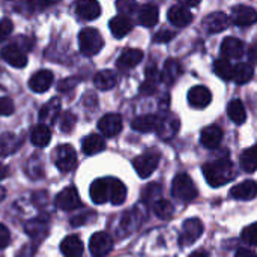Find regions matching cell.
I'll use <instances>...</instances> for the list:
<instances>
[{
    "mask_svg": "<svg viewBox=\"0 0 257 257\" xmlns=\"http://www.w3.org/2000/svg\"><path fill=\"white\" fill-rule=\"evenodd\" d=\"M229 26V17L221 12V11H217V12H212L209 15H206L203 18V27L208 33H218V32H223L226 30Z\"/></svg>",
    "mask_w": 257,
    "mask_h": 257,
    "instance_id": "cell-14",
    "label": "cell"
},
{
    "mask_svg": "<svg viewBox=\"0 0 257 257\" xmlns=\"http://www.w3.org/2000/svg\"><path fill=\"white\" fill-rule=\"evenodd\" d=\"M122 126H123V122H122L120 114L117 113H108L102 116L98 122V130L105 137H116L122 131Z\"/></svg>",
    "mask_w": 257,
    "mask_h": 257,
    "instance_id": "cell-10",
    "label": "cell"
},
{
    "mask_svg": "<svg viewBox=\"0 0 257 257\" xmlns=\"http://www.w3.org/2000/svg\"><path fill=\"white\" fill-rule=\"evenodd\" d=\"M154 212L158 218L161 220H169L173 212H175V208L173 205L169 202V200H164V199H158L155 203H154Z\"/></svg>",
    "mask_w": 257,
    "mask_h": 257,
    "instance_id": "cell-39",
    "label": "cell"
},
{
    "mask_svg": "<svg viewBox=\"0 0 257 257\" xmlns=\"http://www.w3.org/2000/svg\"><path fill=\"white\" fill-rule=\"evenodd\" d=\"M158 163H160V154L157 151H148V152L139 155L133 161V166H134L137 175L140 178L146 179L155 172V169L158 167Z\"/></svg>",
    "mask_w": 257,
    "mask_h": 257,
    "instance_id": "cell-5",
    "label": "cell"
},
{
    "mask_svg": "<svg viewBox=\"0 0 257 257\" xmlns=\"http://www.w3.org/2000/svg\"><path fill=\"white\" fill-rule=\"evenodd\" d=\"M142 60H143V51L142 50L128 48L120 54V57L117 60V66L122 69H131V68L137 66Z\"/></svg>",
    "mask_w": 257,
    "mask_h": 257,
    "instance_id": "cell-27",
    "label": "cell"
},
{
    "mask_svg": "<svg viewBox=\"0 0 257 257\" xmlns=\"http://www.w3.org/2000/svg\"><path fill=\"white\" fill-rule=\"evenodd\" d=\"M202 170L206 182L214 188L226 185L235 178V169L229 158H218L215 161L206 163L203 164Z\"/></svg>",
    "mask_w": 257,
    "mask_h": 257,
    "instance_id": "cell-1",
    "label": "cell"
},
{
    "mask_svg": "<svg viewBox=\"0 0 257 257\" xmlns=\"http://www.w3.org/2000/svg\"><path fill=\"white\" fill-rule=\"evenodd\" d=\"M157 119H158V116H155V114L139 116L131 122V128L139 133H151L157 128Z\"/></svg>",
    "mask_w": 257,
    "mask_h": 257,
    "instance_id": "cell-34",
    "label": "cell"
},
{
    "mask_svg": "<svg viewBox=\"0 0 257 257\" xmlns=\"http://www.w3.org/2000/svg\"><path fill=\"white\" fill-rule=\"evenodd\" d=\"M90 199L96 205H104L108 202V181L107 179H96L92 182L89 190Z\"/></svg>",
    "mask_w": 257,
    "mask_h": 257,
    "instance_id": "cell-24",
    "label": "cell"
},
{
    "mask_svg": "<svg viewBox=\"0 0 257 257\" xmlns=\"http://www.w3.org/2000/svg\"><path fill=\"white\" fill-rule=\"evenodd\" d=\"M75 83H77V78H65V80H62L60 84H59V92L71 90L72 87H75Z\"/></svg>",
    "mask_w": 257,
    "mask_h": 257,
    "instance_id": "cell-47",
    "label": "cell"
},
{
    "mask_svg": "<svg viewBox=\"0 0 257 257\" xmlns=\"http://www.w3.org/2000/svg\"><path fill=\"white\" fill-rule=\"evenodd\" d=\"M8 173H9V169H8L5 164H2V163H0V181H2V179H5V178L8 176Z\"/></svg>",
    "mask_w": 257,
    "mask_h": 257,
    "instance_id": "cell-51",
    "label": "cell"
},
{
    "mask_svg": "<svg viewBox=\"0 0 257 257\" xmlns=\"http://www.w3.org/2000/svg\"><path fill=\"white\" fill-rule=\"evenodd\" d=\"M254 75V69L250 63H239L233 71V78L236 84H245L248 83Z\"/></svg>",
    "mask_w": 257,
    "mask_h": 257,
    "instance_id": "cell-37",
    "label": "cell"
},
{
    "mask_svg": "<svg viewBox=\"0 0 257 257\" xmlns=\"http://www.w3.org/2000/svg\"><path fill=\"white\" fill-rule=\"evenodd\" d=\"M179 126H181L179 119L175 114H172V113H166V114H163L161 117L157 119L155 131L158 133L160 139L169 140V139H172V137H175L178 134Z\"/></svg>",
    "mask_w": 257,
    "mask_h": 257,
    "instance_id": "cell-7",
    "label": "cell"
},
{
    "mask_svg": "<svg viewBox=\"0 0 257 257\" xmlns=\"http://www.w3.org/2000/svg\"><path fill=\"white\" fill-rule=\"evenodd\" d=\"M214 71H215V74H217L220 78H223V80H232V78H233V71H235V68L232 66V63H230L227 59L220 57V59H217V60L214 62Z\"/></svg>",
    "mask_w": 257,
    "mask_h": 257,
    "instance_id": "cell-38",
    "label": "cell"
},
{
    "mask_svg": "<svg viewBox=\"0 0 257 257\" xmlns=\"http://www.w3.org/2000/svg\"><path fill=\"white\" fill-rule=\"evenodd\" d=\"M75 12L81 20L92 21L101 15V5L95 0H83L78 2L75 6Z\"/></svg>",
    "mask_w": 257,
    "mask_h": 257,
    "instance_id": "cell-20",
    "label": "cell"
},
{
    "mask_svg": "<svg viewBox=\"0 0 257 257\" xmlns=\"http://www.w3.org/2000/svg\"><path fill=\"white\" fill-rule=\"evenodd\" d=\"M53 161L60 172H72L77 167V154L71 145H60L53 152Z\"/></svg>",
    "mask_w": 257,
    "mask_h": 257,
    "instance_id": "cell-4",
    "label": "cell"
},
{
    "mask_svg": "<svg viewBox=\"0 0 257 257\" xmlns=\"http://www.w3.org/2000/svg\"><path fill=\"white\" fill-rule=\"evenodd\" d=\"M113 250V241L108 233L105 232H98L92 235L89 241V251L93 257H104L107 256Z\"/></svg>",
    "mask_w": 257,
    "mask_h": 257,
    "instance_id": "cell-9",
    "label": "cell"
},
{
    "mask_svg": "<svg viewBox=\"0 0 257 257\" xmlns=\"http://www.w3.org/2000/svg\"><path fill=\"white\" fill-rule=\"evenodd\" d=\"M175 36V33L172 30H160L155 36H154V42H158V44H163V42H169L172 41Z\"/></svg>",
    "mask_w": 257,
    "mask_h": 257,
    "instance_id": "cell-45",
    "label": "cell"
},
{
    "mask_svg": "<svg viewBox=\"0 0 257 257\" xmlns=\"http://www.w3.org/2000/svg\"><path fill=\"white\" fill-rule=\"evenodd\" d=\"M23 145V137L14 133H5L0 136V157H9L15 154Z\"/></svg>",
    "mask_w": 257,
    "mask_h": 257,
    "instance_id": "cell-19",
    "label": "cell"
},
{
    "mask_svg": "<svg viewBox=\"0 0 257 257\" xmlns=\"http://www.w3.org/2000/svg\"><path fill=\"white\" fill-rule=\"evenodd\" d=\"M221 54L224 59H239L244 51H245V47H244V42L238 38H233V36H229L226 38L223 42H221V48H220Z\"/></svg>",
    "mask_w": 257,
    "mask_h": 257,
    "instance_id": "cell-16",
    "label": "cell"
},
{
    "mask_svg": "<svg viewBox=\"0 0 257 257\" xmlns=\"http://www.w3.org/2000/svg\"><path fill=\"white\" fill-rule=\"evenodd\" d=\"M75 123H77V116L72 111H65L60 116V130H62V133H65V134L71 133L74 130Z\"/></svg>",
    "mask_w": 257,
    "mask_h": 257,
    "instance_id": "cell-40",
    "label": "cell"
},
{
    "mask_svg": "<svg viewBox=\"0 0 257 257\" xmlns=\"http://www.w3.org/2000/svg\"><path fill=\"white\" fill-rule=\"evenodd\" d=\"M108 181V200L111 202V205L119 206L126 200V187L123 182H120L119 179L110 178Z\"/></svg>",
    "mask_w": 257,
    "mask_h": 257,
    "instance_id": "cell-23",
    "label": "cell"
},
{
    "mask_svg": "<svg viewBox=\"0 0 257 257\" xmlns=\"http://www.w3.org/2000/svg\"><path fill=\"white\" fill-rule=\"evenodd\" d=\"M187 98H188L190 105L194 107V108H205L212 101V95H211L209 89L205 87V86H194V87H191L188 90Z\"/></svg>",
    "mask_w": 257,
    "mask_h": 257,
    "instance_id": "cell-13",
    "label": "cell"
},
{
    "mask_svg": "<svg viewBox=\"0 0 257 257\" xmlns=\"http://www.w3.org/2000/svg\"><path fill=\"white\" fill-rule=\"evenodd\" d=\"M14 113V102L11 98H0V116H11Z\"/></svg>",
    "mask_w": 257,
    "mask_h": 257,
    "instance_id": "cell-44",
    "label": "cell"
},
{
    "mask_svg": "<svg viewBox=\"0 0 257 257\" xmlns=\"http://www.w3.org/2000/svg\"><path fill=\"white\" fill-rule=\"evenodd\" d=\"M160 78H161V75H160L157 66L155 65L148 66V69H146V80H145L143 86L140 87V92H143V93H152L157 89V83H158Z\"/></svg>",
    "mask_w": 257,
    "mask_h": 257,
    "instance_id": "cell-36",
    "label": "cell"
},
{
    "mask_svg": "<svg viewBox=\"0 0 257 257\" xmlns=\"http://www.w3.org/2000/svg\"><path fill=\"white\" fill-rule=\"evenodd\" d=\"M227 114L230 117V120L236 125H242L247 120V111L245 107L242 104V101L239 99H233L229 102L227 105Z\"/></svg>",
    "mask_w": 257,
    "mask_h": 257,
    "instance_id": "cell-33",
    "label": "cell"
},
{
    "mask_svg": "<svg viewBox=\"0 0 257 257\" xmlns=\"http://www.w3.org/2000/svg\"><path fill=\"white\" fill-rule=\"evenodd\" d=\"M239 164H241V169L247 173H253L257 170V145L248 148L247 151H244L241 154V158H239Z\"/></svg>",
    "mask_w": 257,
    "mask_h": 257,
    "instance_id": "cell-35",
    "label": "cell"
},
{
    "mask_svg": "<svg viewBox=\"0 0 257 257\" xmlns=\"http://www.w3.org/2000/svg\"><path fill=\"white\" fill-rule=\"evenodd\" d=\"M51 140V131L48 128V125H36L32 128L30 131V142L38 146V148H45Z\"/></svg>",
    "mask_w": 257,
    "mask_h": 257,
    "instance_id": "cell-31",
    "label": "cell"
},
{
    "mask_svg": "<svg viewBox=\"0 0 257 257\" xmlns=\"http://www.w3.org/2000/svg\"><path fill=\"white\" fill-rule=\"evenodd\" d=\"M230 196L236 200H251L257 196V184L254 181H244L230 190Z\"/></svg>",
    "mask_w": 257,
    "mask_h": 257,
    "instance_id": "cell-22",
    "label": "cell"
},
{
    "mask_svg": "<svg viewBox=\"0 0 257 257\" xmlns=\"http://www.w3.org/2000/svg\"><path fill=\"white\" fill-rule=\"evenodd\" d=\"M60 108H62V101L57 96H54L47 104H44V107L39 111V119L42 120V125H47V123L53 125L60 114Z\"/></svg>",
    "mask_w": 257,
    "mask_h": 257,
    "instance_id": "cell-17",
    "label": "cell"
},
{
    "mask_svg": "<svg viewBox=\"0 0 257 257\" xmlns=\"http://www.w3.org/2000/svg\"><path fill=\"white\" fill-rule=\"evenodd\" d=\"M167 18L169 21L176 26V27H185L193 21V14L190 12V9L184 8L182 5H175L169 9L167 12Z\"/></svg>",
    "mask_w": 257,
    "mask_h": 257,
    "instance_id": "cell-18",
    "label": "cell"
},
{
    "mask_svg": "<svg viewBox=\"0 0 257 257\" xmlns=\"http://www.w3.org/2000/svg\"><path fill=\"white\" fill-rule=\"evenodd\" d=\"M158 18H160L158 6H155L152 3H148V5H143L140 8L139 21H140L142 26H145V27H154L158 23Z\"/></svg>",
    "mask_w": 257,
    "mask_h": 257,
    "instance_id": "cell-28",
    "label": "cell"
},
{
    "mask_svg": "<svg viewBox=\"0 0 257 257\" xmlns=\"http://www.w3.org/2000/svg\"><path fill=\"white\" fill-rule=\"evenodd\" d=\"M248 59H250L253 63H256L257 65V42L251 44V45L248 47Z\"/></svg>",
    "mask_w": 257,
    "mask_h": 257,
    "instance_id": "cell-49",
    "label": "cell"
},
{
    "mask_svg": "<svg viewBox=\"0 0 257 257\" xmlns=\"http://www.w3.org/2000/svg\"><path fill=\"white\" fill-rule=\"evenodd\" d=\"M56 206L62 211H74L81 206V200L78 196V191L75 187H66L63 188L54 200Z\"/></svg>",
    "mask_w": 257,
    "mask_h": 257,
    "instance_id": "cell-8",
    "label": "cell"
},
{
    "mask_svg": "<svg viewBox=\"0 0 257 257\" xmlns=\"http://www.w3.org/2000/svg\"><path fill=\"white\" fill-rule=\"evenodd\" d=\"M182 74V66L178 60L175 59H169L166 63H164V68H163V72L160 74L161 75V80L166 83V84H173L179 75Z\"/></svg>",
    "mask_w": 257,
    "mask_h": 257,
    "instance_id": "cell-30",
    "label": "cell"
},
{
    "mask_svg": "<svg viewBox=\"0 0 257 257\" xmlns=\"http://www.w3.org/2000/svg\"><path fill=\"white\" fill-rule=\"evenodd\" d=\"M190 257H208V253L205 250H197V251H194Z\"/></svg>",
    "mask_w": 257,
    "mask_h": 257,
    "instance_id": "cell-52",
    "label": "cell"
},
{
    "mask_svg": "<svg viewBox=\"0 0 257 257\" xmlns=\"http://www.w3.org/2000/svg\"><path fill=\"white\" fill-rule=\"evenodd\" d=\"M53 80H54V75L51 71L48 69H41L38 71L36 74H33L29 80V87L36 92V93H44L47 92L51 84H53Z\"/></svg>",
    "mask_w": 257,
    "mask_h": 257,
    "instance_id": "cell-12",
    "label": "cell"
},
{
    "mask_svg": "<svg viewBox=\"0 0 257 257\" xmlns=\"http://www.w3.org/2000/svg\"><path fill=\"white\" fill-rule=\"evenodd\" d=\"M3 197H5V188L0 187V200H3Z\"/></svg>",
    "mask_w": 257,
    "mask_h": 257,
    "instance_id": "cell-53",
    "label": "cell"
},
{
    "mask_svg": "<svg viewBox=\"0 0 257 257\" xmlns=\"http://www.w3.org/2000/svg\"><path fill=\"white\" fill-rule=\"evenodd\" d=\"M11 242V233L8 230L6 226L0 224V250H3L5 247H8Z\"/></svg>",
    "mask_w": 257,
    "mask_h": 257,
    "instance_id": "cell-46",
    "label": "cell"
},
{
    "mask_svg": "<svg viewBox=\"0 0 257 257\" xmlns=\"http://www.w3.org/2000/svg\"><path fill=\"white\" fill-rule=\"evenodd\" d=\"M60 250L66 257H80L84 251V247L77 235H69L62 241Z\"/></svg>",
    "mask_w": 257,
    "mask_h": 257,
    "instance_id": "cell-26",
    "label": "cell"
},
{
    "mask_svg": "<svg viewBox=\"0 0 257 257\" xmlns=\"http://www.w3.org/2000/svg\"><path fill=\"white\" fill-rule=\"evenodd\" d=\"M110 30L114 38H123L133 30V23L126 15H116L110 20Z\"/></svg>",
    "mask_w": 257,
    "mask_h": 257,
    "instance_id": "cell-25",
    "label": "cell"
},
{
    "mask_svg": "<svg viewBox=\"0 0 257 257\" xmlns=\"http://www.w3.org/2000/svg\"><path fill=\"white\" fill-rule=\"evenodd\" d=\"M116 81H117V77L110 69H102V71L96 72V75L93 78V83H95V86L99 90H110V89H113L116 86Z\"/></svg>",
    "mask_w": 257,
    "mask_h": 257,
    "instance_id": "cell-32",
    "label": "cell"
},
{
    "mask_svg": "<svg viewBox=\"0 0 257 257\" xmlns=\"http://www.w3.org/2000/svg\"><path fill=\"white\" fill-rule=\"evenodd\" d=\"M12 30H14V23L9 18H3L0 21V42L6 41L12 33Z\"/></svg>",
    "mask_w": 257,
    "mask_h": 257,
    "instance_id": "cell-43",
    "label": "cell"
},
{
    "mask_svg": "<svg viewBox=\"0 0 257 257\" xmlns=\"http://www.w3.org/2000/svg\"><path fill=\"white\" fill-rule=\"evenodd\" d=\"M241 238H242L244 242H247L250 245H257V223H253V224L247 226L242 230Z\"/></svg>",
    "mask_w": 257,
    "mask_h": 257,
    "instance_id": "cell-42",
    "label": "cell"
},
{
    "mask_svg": "<svg viewBox=\"0 0 257 257\" xmlns=\"http://www.w3.org/2000/svg\"><path fill=\"white\" fill-rule=\"evenodd\" d=\"M78 45L84 56H95L102 50L104 39L96 29L86 27L78 33Z\"/></svg>",
    "mask_w": 257,
    "mask_h": 257,
    "instance_id": "cell-3",
    "label": "cell"
},
{
    "mask_svg": "<svg viewBox=\"0 0 257 257\" xmlns=\"http://www.w3.org/2000/svg\"><path fill=\"white\" fill-rule=\"evenodd\" d=\"M117 8L120 9V12H123L122 15H125V14H133V11L137 8V5L136 3H133V2H119L117 3Z\"/></svg>",
    "mask_w": 257,
    "mask_h": 257,
    "instance_id": "cell-48",
    "label": "cell"
},
{
    "mask_svg": "<svg viewBox=\"0 0 257 257\" xmlns=\"http://www.w3.org/2000/svg\"><path fill=\"white\" fill-rule=\"evenodd\" d=\"M203 223L199 218H190L182 224V232L179 236V244L182 247L193 245L203 233Z\"/></svg>",
    "mask_w": 257,
    "mask_h": 257,
    "instance_id": "cell-6",
    "label": "cell"
},
{
    "mask_svg": "<svg viewBox=\"0 0 257 257\" xmlns=\"http://www.w3.org/2000/svg\"><path fill=\"white\" fill-rule=\"evenodd\" d=\"M199 191L193 179L187 173H179L172 182V196L181 202H193L197 197Z\"/></svg>",
    "mask_w": 257,
    "mask_h": 257,
    "instance_id": "cell-2",
    "label": "cell"
},
{
    "mask_svg": "<svg viewBox=\"0 0 257 257\" xmlns=\"http://www.w3.org/2000/svg\"><path fill=\"white\" fill-rule=\"evenodd\" d=\"M236 257H257V254L253 250H248V248H239L236 251Z\"/></svg>",
    "mask_w": 257,
    "mask_h": 257,
    "instance_id": "cell-50",
    "label": "cell"
},
{
    "mask_svg": "<svg viewBox=\"0 0 257 257\" xmlns=\"http://www.w3.org/2000/svg\"><path fill=\"white\" fill-rule=\"evenodd\" d=\"M81 149L86 155H95L105 149V142L99 134H89L81 142Z\"/></svg>",
    "mask_w": 257,
    "mask_h": 257,
    "instance_id": "cell-29",
    "label": "cell"
},
{
    "mask_svg": "<svg viewBox=\"0 0 257 257\" xmlns=\"http://www.w3.org/2000/svg\"><path fill=\"white\" fill-rule=\"evenodd\" d=\"M223 140V130L218 125H209L202 130L200 134V143L206 149H214L217 148Z\"/></svg>",
    "mask_w": 257,
    "mask_h": 257,
    "instance_id": "cell-21",
    "label": "cell"
},
{
    "mask_svg": "<svg viewBox=\"0 0 257 257\" xmlns=\"http://www.w3.org/2000/svg\"><path fill=\"white\" fill-rule=\"evenodd\" d=\"M163 188L160 184H149L148 187H145L143 190V200L145 202H157V197H160Z\"/></svg>",
    "mask_w": 257,
    "mask_h": 257,
    "instance_id": "cell-41",
    "label": "cell"
},
{
    "mask_svg": "<svg viewBox=\"0 0 257 257\" xmlns=\"http://www.w3.org/2000/svg\"><path fill=\"white\" fill-rule=\"evenodd\" d=\"M230 20L233 21V24H236L239 27L253 26L254 23H257L256 9L251 6H247V5H238V6L232 8Z\"/></svg>",
    "mask_w": 257,
    "mask_h": 257,
    "instance_id": "cell-11",
    "label": "cell"
},
{
    "mask_svg": "<svg viewBox=\"0 0 257 257\" xmlns=\"http://www.w3.org/2000/svg\"><path fill=\"white\" fill-rule=\"evenodd\" d=\"M0 56L3 57L6 63H9L14 68H24L27 65V56L21 51V48H18L14 44L3 47L0 51Z\"/></svg>",
    "mask_w": 257,
    "mask_h": 257,
    "instance_id": "cell-15",
    "label": "cell"
}]
</instances>
